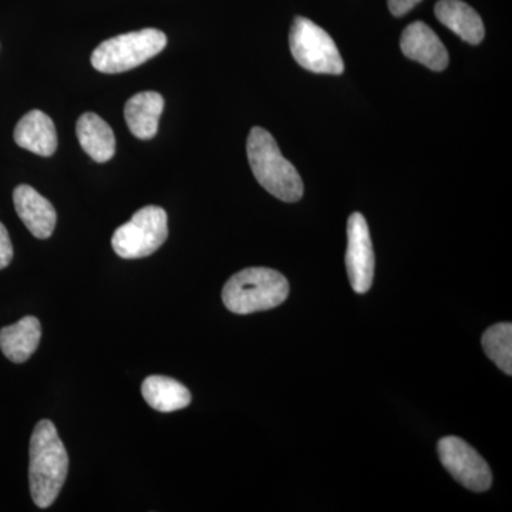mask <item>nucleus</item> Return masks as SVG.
I'll list each match as a JSON object with an SVG mask.
<instances>
[{
	"label": "nucleus",
	"mask_w": 512,
	"mask_h": 512,
	"mask_svg": "<svg viewBox=\"0 0 512 512\" xmlns=\"http://www.w3.org/2000/svg\"><path fill=\"white\" fill-rule=\"evenodd\" d=\"M16 144L40 157H52L57 150V131L53 120L40 110L29 111L15 128Z\"/></svg>",
	"instance_id": "11"
},
{
	"label": "nucleus",
	"mask_w": 512,
	"mask_h": 512,
	"mask_svg": "<svg viewBox=\"0 0 512 512\" xmlns=\"http://www.w3.org/2000/svg\"><path fill=\"white\" fill-rule=\"evenodd\" d=\"M80 146L96 163H107L116 154V137L109 124L94 113H84L77 120Z\"/></svg>",
	"instance_id": "15"
},
{
	"label": "nucleus",
	"mask_w": 512,
	"mask_h": 512,
	"mask_svg": "<svg viewBox=\"0 0 512 512\" xmlns=\"http://www.w3.org/2000/svg\"><path fill=\"white\" fill-rule=\"evenodd\" d=\"M167 237V212L156 205H148L116 229L111 245L120 258L140 259L154 254L167 241Z\"/></svg>",
	"instance_id": "6"
},
{
	"label": "nucleus",
	"mask_w": 512,
	"mask_h": 512,
	"mask_svg": "<svg viewBox=\"0 0 512 512\" xmlns=\"http://www.w3.org/2000/svg\"><path fill=\"white\" fill-rule=\"evenodd\" d=\"M346 271L356 293H366L375 278V251L365 217L353 212L348 221V249Z\"/></svg>",
	"instance_id": "8"
},
{
	"label": "nucleus",
	"mask_w": 512,
	"mask_h": 512,
	"mask_svg": "<svg viewBox=\"0 0 512 512\" xmlns=\"http://www.w3.org/2000/svg\"><path fill=\"white\" fill-rule=\"evenodd\" d=\"M13 259V245L10 241L8 229L0 222V269L9 266Z\"/></svg>",
	"instance_id": "18"
},
{
	"label": "nucleus",
	"mask_w": 512,
	"mask_h": 512,
	"mask_svg": "<svg viewBox=\"0 0 512 512\" xmlns=\"http://www.w3.org/2000/svg\"><path fill=\"white\" fill-rule=\"evenodd\" d=\"M436 18L461 40L478 45L483 42L485 28L480 15L461 0H440L434 8Z\"/></svg>",
	"instance_id": "13"
},
{
	"label": "nucleus",
	"mask_w": 512,
	"mask_h": 512,
	"mask_svg": "<svg viewBox=\"0 0 512 512\" xmlns=\"http://www.w3.org/2000/svg\"><path fill=\"white\" fill-rule=\"evenodd\" d=\"M247 154L256 181L269 194L285 202L301 200V175L291 161L282 156L275 138L265 128H252L247 141Z\"/></svg>",
	"instance_id": "2"
},
{
	"label": "nucleus",
	"mask_w": 512,
	"mask_h": 512,
	"mask_svg": "<svg viewBox=\"0 0 512 512\" xmlns=\"http://www.w3.org/2000/svg\"><path fill=\"white\" fill-rule=\"evenodd\" d=\"M29 457L33 503L39 508L50 507L62 491L69 473V456L52 421L42 420L36 424L30 439Z\"/></svg>",
	"instance_id": "1"
},
{
	"label": "nucleus",
	"mask_w": 512,
	"mask_h": 512,
	"mask_svg": "<svg viewBox=\"0 0 512 512\" xmlns=\"http://www.w3.org/2000/svg\"><path fill=\"white\" fill-rule=\"evenodd\" d=\"M42 338V326L35 316H26L0 330V350L10 362L25 363L36 352Z\"/></svg>",
	"instance_id": "14"
},
{
	"label": "nucleus",
	"mask_w": 512,
	"mask_h": 512,
	"mask_svg": "<svg viewBox=\"0 0 512 512\" xmlns=\"http://www.w3.org/2000/svg\"><path fill=\"white\" fill-rule=\"evenodd\" d=\"M165 46L167 36L158 29L124 33L97 46L92 55V64L100 73L128 72L163 52Z\"/></svg>",
	"instance_id": "4"
},
{
	"label": "nucleus",
	"mask_w": 512,
	"mask_h": 512,
	"mask_svg": "<svg viewBox=\"0 0 512 512\" xmlns=\"http://www.w3.org/2000/svg\"><path fill=\"white\" fill-rule=\"evenodd\" d=\"M420 2L421 0H387L390 12H392L393 16H397V18L409 13L410 10H412L414 6L419 5Z\"/></svg>",
	"instance_id": "19"
},
{
	"label": "nucleus",
	"mask_w": 512,
	"mask_h": 512,
	"mask_svg": "<svg viewBox=\"0 0 512 512\" xmlns=\"http://www.w3.org/2000/svg\"><path fill=\"white\" fill-rule=\"evenodd\" d=\"M164 111V99L157 92L134 94L124 107V117L131 134L140 140L156 137L158 123Z\"/></svg>",
	"instance_id": "12"
},
{
	"label": "nucleus",
	"mask_w": 512,
	"mask_h": 512,
	"mask_svg": "<svg viewBox=\"0 0 512 512\" xmlns=\"http://www.w3.org/2000/svg\"><path fill=\"white\" fill-rule=\"evenodd\" d=\"M289 295L288 279L269 268H247L229 278L222 289V302L237 315L269 311Z\"/></svg>",
	"instance_id": "3"
},
{
	"label": "nucleus",
	"mask_w": 512,
	"mask_h": 512,
	"mask_svg": "<svg viewBox=\"0 0 512 512\" xmlns=\"http://www.w3.org/2000/svg\"><path fill=\"white\" fill-rule=\"evenodd\" d=\"M481 345L485 355L500 367L505 375H512V325L511 323H497L485 330Z\"/></svg>",
	"instance_id": "17"
},
{
	"label": "nucleus",
	"mask_w": 512,
	"mask_h": 512,
	"mask_svg": "<svg viewBox=\"0 0 512 512\" xmlns=\"http://www.w3.org/2000/svg\"><path fill=\"white\" fill-rule=\"evenodd\" d=\"M400 47L404 56L424 64L433 72H443L450 62L446 46L423 22H414L403 30Z\"/></svg>",
	"instance_id": "9"
},
{
	"label": "nucleus",
	"mask_w": 512,
	"mask_h": 512,
	"mask_svg": "<svg viewBox=\"0 0 512 512\" xmlns=\"http://www.w3.org/2000/svg\"><path fill=\"white\" fill-rule=\"evenodd\" d=\"M289 46L296 63L309 72L333 76L345 72V63L338 46L329 33L312 20L302 16L293 19Z\"/></svg>",
	"instance_id": "5"
},
{
	"label": "nucleus",
	"mask_w": 512,
	"mask_h": 512,
	"mask_svg": "<svg viewBox=\"0 0 512 512\" xmlns=\"http://www.w3.org/2000/svg\"><path fill=\"white\" fill-rule=\"evenodd\" d=\"M439 457L444 468L468 490L483 493L493 484V474L483 457L466 441L448 436L439 441Z\"/></svg>",
	"instance_id": "7"
},
{
	"label": "nucleus",
	"mask_w": 512,
	"mask_h": 512,
	"mask_svg": "<svg viewBox=\"0 0 512 512\" xmlns=\"http://www.w3.org/2000/svg\"><path fill=\"white\" fill-rule=\"evenodd\" d=\"M16 212L33 237L47 239L56 228L57 214L52 202L46 200L35 188L22 184L13 192Z\"/></svg>",
	"instance_id": "10"
},
{
	"label": "nucleus",
	"mask_w": 512,
	"mask_h": 512,
	"mask_svg": "<svg viewBox=\"0 0 512 512\" xmlns=\"http://www.w3.org/2000/svg\"><path fill=\"white\" fill-rule=\"evenodd\" d=\"M141 393L148 406L161 413L177 412L191 403L190 390L167 376L147 377L141 386Z\"/></svg>",
	"instance_id": "16"
}]
</instances>
